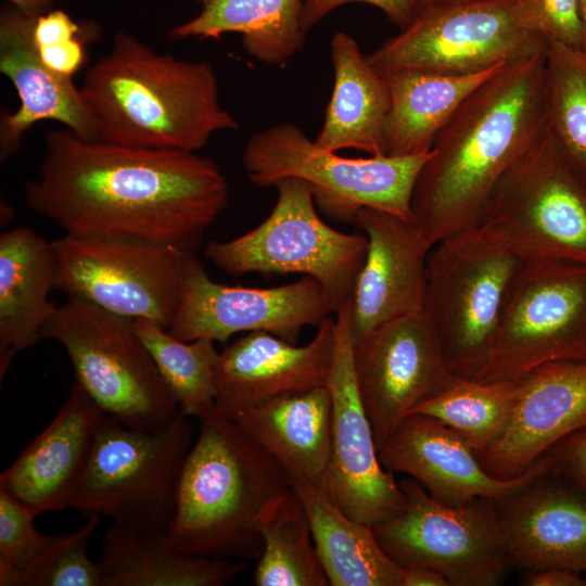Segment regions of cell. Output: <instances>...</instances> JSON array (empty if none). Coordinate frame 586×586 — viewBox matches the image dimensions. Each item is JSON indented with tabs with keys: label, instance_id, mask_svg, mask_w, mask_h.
I'll return each mask as SVG.
<instances>
[{
	"label": "cell",
	"instance_id": "6da1fadb",
	"mask_svg": "<svg viewBox=\"0 0 586 586\" xmlns=\"http://www.w3.org/2000/svg\"><path fill=\"white\" fill-rule=\"evenodd\" d=\"M28 207L68 234L130 238L199 247L228 205L226 177L196 152L86 140L68 128L47 132Z\"/></svg>",
	"mask_w": 586,
	"mask_h": 586
},
{
	"label": "cell",
	"instance_id": "7a4b0ae2",
	"mask_svg": "<svg viewBox=\"0 0 586 586\" xmlns=\"http://www.w3.org/2000/svg\"><path fill=\"white\" fill-rule=\"evenodd\" d=\"M547 128L545 50L506 65L441 130L413 187L411 220L433 245L480 225L502 177Z\"/></svg>",
	"mask_w": 586,
	"mask_h": 586
},
{
	"label": "cell",
	"instance_id": "3957f363",
	"mask_svg": "<svg viewBox=\"0 0 586 586\" xmlns=\"http://www.w3.org/2000/svg\"><path fill=\"white\" fill-rule=\"evenodd\" d=\"M95 140L138 149L198 152L211 137L239 129L221 105L213 64L157 53L118 31L80 88Z\"/></svg>",
	"mask_w": 586,
	"mask_h": 586
},
{
	"label": "cell",
	"instance_id": "277c9868",
	"mask_svg": "<svg viewBox=\"0 0 586 586\" xmlns=\"http://www.w3.org/2000/svg\"><path fill=\"white\" fill-rule=\"evenodd\" d=\"M199 421L166 538L194 556L258 559L264 549L258 517L293 488V476L234 420L213 411Z\"/></svg>",
	"mask_w": 586,
	"mask_h": 586
},
{
	"label": "cell",
	"instance_id": "5b68a950",
	"mask_svg": "<svg viewBox=\"0 0 586 586\" xmlns=\"http://www.w3.org/2000/svg\"><path fill=\"white\" fill-rule=\"evenodd\" d=\"M525 264L485 224L448 235L432 246L421 311L455 375L473 379L484 365Z\"/></svg>",
	"mask_w": 586,
	"mask_h": 586
},
{
	"label": "cell",
	"instance_id": "8992f818",
	"mask_svg": "<svg viewBox=\"0 0 586 586\" xmlns=\"http://www.w3.org/2000/svg\"><path fill=\"white\" fill-rule=\"evenodd\" d=\"M192 444L193 428L182 412L156 431L133 429L104 413L69 508L109 518L139 535L166 534Z\"/></svg>",
	"mask_w": 586,
	"mask_h": 586
},
{
	"label": "cell",
	"instance_id": "52a82bcc",
	"mask_svg": "<svg viewBox=\"0 0 586 586\" xmlns=\"http://www.w3.org/2000/svg\"><path fill=\"white\" fill-rule=\"evenodd\" d=\"M41 339L59 342L76 380L105 415L127 426L156 431L180 413L131 318L68 296Z\"/></svg>",
	"mask_w": 586,
	"mask_h": 586
},
{
	"label": "cell",
	"instance_id": "ba28073f",
	"mask_svg": "<svg viewBox=\"0 0 586 586\" xmlns=\"http://www.w3.org/2000/svg\"><path fill=\"white\" fill-rule=\"evenodd\" d=\"M430 155L344 157L318 146L297 125L280 123L247 140L242 161L251 183L273 187L284 178L306 181L315 203L333 219L354 222L364 207L411 220V196Z\"/></svg>",
	"mask_w": 586,
	"mask_h": 586
},
{
	"label": "cell",
	"instance_id": "9c48e42d",
	"mask_svg": "<svg viewBox=\"0 0 586 586\" xmlns=\"http://www.w3.org/2000/svg\"><path fill=\"white\" fill-rule=\"evenodd\" d=\"M273 187L278 198L264 221L232 240L208 242L204 255L232 277L251 272L311 277L336 314L352 298L367 254V237L326 224L306 181L284 178Z\"/></svg>",
	"mask_w": 586,
	"mask_h": 586
},
{
	"label": "cell",
	"instance_id": "30bf717a",
	"mask_svg": "<svg viewBox=\"0 0 586 586\" xmlns=\"http://www.w3.org/2000/svg\"><path fill=\"white\" fill-rule=\"evenodd\" d=\"M399 485L404 509L371 526L396 564L432 569L450 586H493L502 579L510 562L496 500L477 498L450 506L412 477Z\"/></svg>",
	"mask_w": 586,
	"mask_h": 586
},
{
	"label": "cell",
	"instance_id": "8fae6325",
	"mask_svg": "<svg viewBox=\"0 0 586 586\" xmlns=\"http://www.w3.org/2000/svg\"><path fill=\"white\" fill-rule=\"evenodd\" d=\"M51 243L54 289L114 314L168 328L194 252L138 239L68 233Z\"/></svg>",
	"mask_w": 586,
	"mask_h": 586
},
{
	"label": "cell",
	"instance_id": "7c38bea8",
	"mask_svg": "<svg viewBox=\"0 0 586 586\" xmlns=\"http://www.w3.org/2000/svg\"><path fill=\"white\" fill-rule=\"evenodd\" d=\"M480 224L526 262L586 265V187L548 128L502 177Z\"/></svg>",
	"mask_w": 586,
	"mask_h": 586
},
{
	"label": "cell",
	"instance_id": "4fadbf2b",
	"mask_svg": "<svg viewBox=\"0 0 586 586\" xmlns=\"http://www.w3.org/2000/svg\"><path fill=\"white\" fill-rule=\"evenodd\" d=\"M547 44L520 25L514 0H477L420 10L367 58L382 75L405 69L470 75L528 59Z\"/></svg>",
	"mask_w": 586,
	"mask_h": 586
},
{
	"label": "cell",
	"instance_id": "5bb4252c",
	"mask_svg": "<svg viewBox=\"0 0 586 586\" xmlns=\"http://www.w3.org/2000/svg\"><path fill=\"white\" fill-rule=\"evenodd\" d=\"M586 361V265L526 262L473 380H519L553 361Z\"/></svg>",
	"mask_w": 586,
	"mask_h": 586
},
{
	"label": "cell",
	"instance_id": "9a60e30c",
	"mask_svg": "<svg viewBox=\"0 0 586 586\" xmlns=\"http://www.w3.org/2000/svg\"><path fill=\"white\" fill-rule=\"evenodd\" d=\"M351 301L335 314L327 388L332 400L329 464L316 485L348 517L373 526L400 512L406 498L380 461L371 423L356 382Z\"/></svg>",
	"mask_w": 586,
	"mask_h": 586
},
{
	"label": "cell",
	"instance_id": "2e32d148",
	"mask_svg": "<svg viewBox=\"0 0 586 586\" xmlns=\"http://www.w3.org/2000/svg\"><path fill=\"white\" fill-rule=\"evenodd\" d=\"M331 313L326 291L311 277L267 289L226 285L213 281L192 253L167 330L182 341L206 339L224 345L239 332L254 331L295 343L304 327L318 328Z\"/></svg>",
	"mask_w": 586,
	"mask_h": 586
},
{
	"label": "cell",
	"instance_id": "e0dca14e",
	"mask_svg": "<svg viewBox=\"0 0 586 586\" xmlns=\"http://www.w3.org/2000/svg\"><path fill=\"white\" fill-rule=\"evenodd\" d=\"M353 357L378 450L417 407L456 378L422 311L375 327L354 344Z\"/></svg>",
	"mask_w": 586,
	"mask_h": 586
},
{
	"label": "cell",
	"instance_id": "ac0fdd59",
	"mask_svg": "<svg viewBox=\"0 0 586 586\" xmlns=\"http://www.w3.org/2000/svg\"><path fill=\"white\" fill-rule=\"evenodd\" d=\"M381 464L417 480L436 500L461 506L477 498L500 500L550 475L548 455L524 473L501 479L482 466L476 453L457 432L435 418L413 413L379 450Z\"/></svg>",
	"mask_w": 586,
	"mask_h": 586
},
{
	"label": "cell",
	"instance_id": "d6986e66",
	"mask_svg": "<svg viewBox=\"0 0 586 586\" xmlns=\"http://www.w3.org/2000/svg\"><path fill=\"white\" fill-rule=\"evenodd\" d=\"M333 347L330 317L303 346L266 331L249 332L218 353L214 412L232 419L271 399L326 386Z\"/></svg>",
	"mask_w": 586,
	"mask_h": 586
},
{
	"label": "cell",
	"instance_id": "ffe728a7",
	"mask_svg": "<svg viewBox=\"0 0 586 586\" xmlns=\"http://www.w3.org/2000/svg\"><path fill=\"white\" fill-rule=\"evenodd\" d=\"M353 224L368 240L351 298L356 344L375 327L422 310L433 244L412 220L381 209L364 207Z\"/></svg>",
	"mask_w": 586,
	"mask_h": 586
},
{
	"label": "cell",
	"instance_id": "44dd1931",
	"mask_svg": "<svg viewBox=\"0 0 586 586\" xmlns=\"http://www.w3.org/2000/svg\"><path fill=\"white\" fill-rule=\"evenodd\" d=\"M518 381L504 432L477 455L485 470L501 479L524 473L558 442L586 426V361L548 362Z\"/></svg>",
	"mask_w": 586,
	"mask_h": 586
},
{
	"label": "cell",
	"instance_id": "7402d4cb",
	"mask_svg": "<svg viewBox=\"0 0 586 586\" xmlns=\"http://www.w3.org/2000/svg\"><path fill=\"white\" fill-rule=\"evenodd\" d=\"M37 16L7 7L0 14V72L16 89L20 107L2 112L0 162L13 157L25 132L40 120H55L86 140H95L91 115L72 77L50 69L34 40Z\"/></svg>",
	"mask_w": 586,
	"mask_h": 586
},
{
	"label": "cell",
	"instance_id": "603a6c76",
	"mask_svg": "<svg viewBox=\"0 0 586 586\" xmlns=\"http://www.w3.org/2000/svg\"><path fill=\"white\" fill-rule=\"evenodd\" d=\"M104 412L74 380L49 425L0 475V491L35 515L69 508Z\"/></svg>",
	"mask_w": 586,
	"mask_h": 586
},
{
	"label": "cell",
	"instance_id": "cb8c5ba5",
	"mask_svg": "<svg viewBox=\"0 0 586 586\" xmlns=\"http://www.w3.org/2000/svg\"><path fill=\"white\" fill-rule=\"evenodd\" d=\"M496 501L510 564L586 572L585 492L547 475Z\"/></svg>",
	"mask_w": 586,
	"mask_h": 586
},
{
	"label": "cell",
	"instance_id": "d4e9b609",
	"mask_svg": "<svg viewBox=\"0 0 586 586\" xmlns=\"http://www.w3.org/2000/svg\"><path fill=\"white\" fill-rule=\"evenodd\" d=\"M55 260L51 241L20 226L0 235V379L14 357L35 345L53 314Z\"/></svg>",
	"mask_w": 586,
	"mask_h": 586
},
{
	"label": "cell",
	"instance_id": "484cf974",
	"mask_svg": "<svg viewBox=\"0 0 586 586\" xmlns=\"http://www.w3.org/2000/svg\"><path fill=\"white\" fill-rule=\"evenodd\" d=\"M334 81L322 127L315 139L321 149L384 153L390 92L384 75L364 54L356 39L336 33L330 42Z\"/></svg>",
	"mask_w": 586,
	"mask_h": 586
},
{
	"label": "cell",
	"instance_id": "4316f807",
	"mask_svg": "<svg viewBox=\"0 0 586 586\" xmlns=\"http://www.w3.org/2000/svg\"><path fill=\"white\" fill-rule=\"evenodd\" d=\"M232 420L293 477L316 484L324 473L332 447V400L327 386L271 399Z\"/></svg>",
	"mask_w": 586,
	"mask_h": 586
},
{
	"label": "cell",
	"instance_id": "83f0119b",
	"mask_svg": "<svg viewBox=\"0 0 586 586\" xmlns=\"http://www.w3.org/2000/svg\"><path fill=\"white\" fill-rule=\"evenodd\" d=\"M505 66L470 75L409 69L385 74L390 92L385 155L409 156L431 151L437 135L467 98Z\"/></svg>",
	"mask_w": 586,
	"mask_h": 586
},
{
	"label": "cell",
	"instance_id": "f1b7e54d",
	"mask_svg": "<svg viewBox=\"0 0 586 586\" xmlns=\"http://www.w3.org/2000/svg\"><path fill=\"white\" fill-rule=\"evenodd\" d=\"M98 564L101 586H224L246 568L245 560L186 553L165 534L143 536L113 523Z\"/></svg>",
	"mask_w": 586,
	"mask_h": 586
},
{
	"label": "cell",
	"instance_id": "f546056e",
	"mask_svg": "<svg viewBox=\"0 0 586 586\" xmlns=\"http://www.w3.org/2000/svg\"><path fill=\"white\" fill-rule=\"evenodd\" d=\"M309 519L316 551L331 586H400L402 566L371 526L345 514L316 484L293 477Z\"/></svg>",
	"mask_w": 586,
	"mask_h": 586
},
{
	"label": "cell",
	"instance_id": "4dcf8cb0",
	"mask_svg": "<svg viewBox=\"0 0 586 586\" xmlns=\"http://www.w3.org/2000/svg\"><path fill=\"white\" fill-rule=\"evenodd\" d=\"M200 12L171 28L170 40H218L228 33L242 35L244 50L266 65H284L301 50L304 0H196Z\"/></svg>",
	"mask_w": 586,
	"mask_h": 586
},
{
	"label": "cell",
	"instance_id": "1f68e13d",
	"mask_svg": "<svg viewBox=\"0 0 586 586\" xmlns=\"http://www.w3.org/2000/svg\"><path fill=\"white\" fill-rule=\"evenodd\" d=\"M264 549L256 586H327L309 519L294 487L273 499L257 520Z\"/></svg>",
	"mask_w": 586,
	"mask_h": 586
},
{
	"label": "cell",
	"instance_id": "d6a6232c",
	"mask_svg": "<svg viewBox=\"0 0 586 586\" xmlns=\"http://www.w3.org/2000/svg\"><path fill=\"white\" fill-rule=\"evenodd\" d=\"M133 328L149 351L180 412L201 419L215 409V342L182 341L149 319H132Z\"/></svg>",
	"mask_w": 586,
	"mask_h": 586
},
{
	"label": "cell",
	"instance_id": "836d02e7",
	"mask_svg": "<svg viewBox=\"0 0 586 586\" xmlns=\"http://www.w3.org/2000/svg\"><path fill=\"white\" fill-rule=\"evenodd\" d=\"M518 392V380L477 381L456 375L445 390L411 415L435 418L463 437L479 455L504 432Z\"/></svg>",
	"mask_w": 586,
	"mask_h": 586
},
{
	"label": "cell",
	"instance_id": "e575fe53",
	"mask_svg": "<svg viewBox=\"0 0 586 586\" xmlns=\"http://www.w3.org/2000/svg\"><path fill=\"white\" fill-rule=\"evenodd\" d=\"M548 130L565 163L586 187V50L548 42Z\"/></svg>",
	"mask_w": 586,
	"mask_h": 586
},
{
	"label": "cell",
	"instance_id": "d590c367",
	"mask_svg": "<svg viewBox=\"0 0 586 586\" xmlns=\"http://www.w3.org/2000/svg\"><path fill=\"white\" fill-rule=\"evenodd\" d=\"M78 531L53 535L43 550L21 574L18 586H101L98 561L88 546L100 522L97 514Z\"/></svg>",
	"mask_w": 586,
	"mask_h": 586
},
{
	"label": "cell",
	"instance_id": "8d00e7d4",
	"mask_svg": "<svg viewBox=\"0 0 586 586\" xmlns=\"http://www.w3.org/2000/svg\"><path fill=\"white\" fill-rule=\"evenodd\" d=\"M28 508L0 491V585L18 586L21 574L49 543L51 536L35 526Z\"/></svg>",
	"mask_w": 586,
	"mask_h": 586
},
{
	"label": "cell",
	"instance_id": "74e56055",
	"mask_svg": "<svg viewBox=\"0 0 586 586\" xmlns=\"http://www.w3.org/2000/svg\"><path fill=\"white\" fill-rule=\"evenodd\" d=\"M579 0H514L520 25L547 42L581 48Z\"/></svg>",
	"mask_w": 586,
	"mask_h": 586
},
{
	"label": "cell",
	"instance_id": "f35d334b",
	"mask_svg": "<svg viewBox=\"0 0 586 586\" xmlns=\"http://www.w3.org/2000/svg\"><path fill=\"white\" fill-rule=\"evenodd\" d=\"M546 455L551 476L586 493V426L558 442Z\"/></svg>",
	"mask_w": 586,
	"mask_h": 586
},
{
	"label": "cell",
	"instance_id": "ab89813d",
	"mask_svg": "<svg viewBox=\"0 0 586 586\" xmlns=\"http://www.w3.org/2000/svg\"><path fill=\"white\" fill-rule=\"evenodd\" d=\"M352 2L373 5L380 9L402 29L411 23L416 11L410 0H304L302 10V29L305 35L333 10Z\"/></svg>",
	"mask_w": 586,
	"mask_h": 586
},
{
	"label": "cell",
	"instance_id": "60d3db41",
	"mask_svg": "<svg viewBox=\"0 0 586 586\" xmlns=\"http://www.w3.org/2000/svg\"><path fill=\"white\" fill-rule=\"evenodd\" d=\"M42 62L53 72L72 77L82 66L86 52L79 37L37 48Z\"/></svg>",
	"mask_w": 586,
	"mask_h": 586
},
{
	"label": "cell",
	"instance_id": "b9f144b4",
	"mask_svg": "<svg viewBox=\"0 0 586 586\" xmlns=\"http://www.w3.org/2000/svg\"><path fill=\"white\" fill-rule=\"evenodd\" d=\"M79 25L62 10H51L37 16L34 26V40L37 48L55 43L60 40L78 37Z\"/></svg>",
	"mask_w": 586,
	"mask_h": 586
},
{
	"label": "cell",
	"instance_id": "7bdbcfd3",
	"mask_svg": "<svg viewBox=\"0 0 586 586\" xmlns=\"http://www.w3.org/2000/svg\"><path fill=\"white\" fill-rule=\"evenodd\" d=\"M528 586H586V577L565 569H545L530 572L524 578Z\"/></svg>",
	"mask_w": 586,
	"mask_h": 586
},
{
	"label": "cell",
	"instance_id": "ee69618b",
	"mask_svg": "<svg viewBox=\"0 0 586 586\" xmlns=\"http://www.w3.org/2000/svg\"><path fill=\"white\" fill-rule=\"evenodd\" d=\"M400 586H450L438 572L423 566L402 568Z\"/></svg>",
	"mask_w": 586,
	"mask_h": 586
},
{
	"label": "cell",
	"instance_id": "f6af8a7d",
	"mask_svg": "<svg viewBox=\"0 0 586 586\" xmlns=\"http://www.w3.org/2000/svg\"><path fill=\"white\" fill-rule=\"evenodd\" d=\"M12 7L31 16H39L52 10L53 0H5Z\"/></svg>",
	"mask_w": 586,
	"mask_h": 586
},
{
	"label": "cell",
	"instance_id": "bcb514c9",
	"mask_svg": "<svg viewBox=\"0 0 586 586\" xmlns=\"http://www.w3.org/2000/svg\"><path fill=\"white\" fill-rule=\"evenodd\" d=\"M471 1H477V0H410L416 11V14L420 10L431 8V7L463 3V2H471Z\"/></svg>",
	"mask_w": 586,
	"mask_h": 586
},
{
	"label": "cell",
	"instance_id": "7dc6e473",
	"mask_svg": "<svg viewBox=\"0 0 586 586\" xmlns=\"http://www.w3.org/2000/svg\"><path fill=\"white\" fill-rule=\"evenodd\" d=\"M579 17L582 22V46L581 48L586 50V0H579Z\"/></svg>",
	"mask_w": 586,
	"mask_h": 586
},
{
	"label": "cell",
	"instance_id": "c3c4849f",
	"mask_svg": "<svg viewBox=\"0 0 586 586\" xmlns=\"http://www.w3.org/2000/svg\"><path fill=\"white\" fill-rule=\"evenodd\" d=\"M8 207H9L8 204H5V203H4V205L1 204V208L4 209V212L1 211V225H7V222L9 220H11L13 218V216H14V212L8 213V211H7Z\"/></svg>",
	"mask_w": 586,
	"mask_h": 586
}]
</instances>
